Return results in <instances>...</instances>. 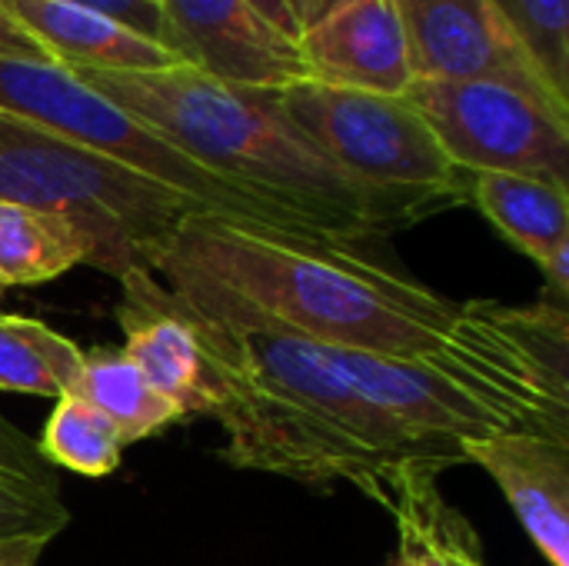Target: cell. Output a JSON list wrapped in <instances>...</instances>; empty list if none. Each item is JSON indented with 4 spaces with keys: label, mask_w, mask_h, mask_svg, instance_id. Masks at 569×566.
<instances>
[{
    "label": "cell",
    "mask_w": 569,
    "mask_h": 566,
    "mask_svg": "<svg viewBox=\"0 0 569 566\" xmlns=\"http://www.w3.org/2000/svg\"><path fill=\"white\" fill-rule=\"evenodd\" d=\"M143 267L210 320L377 357H437L470 320V300L433 290L370 240L223 214H187Z\"/></svg>",
    "instance_id": "1"
},
{
    "label": "cell",
    "mask_w": 569,
    "mask_h": 566,
    "mask_svg": "<svg viewBox=\"0 0 569 566\" xmlns=\"http://www.w3.org/2000/svg\"><path fill=\"white\" fill-rule=\"evenodd\" d=\"M187 310L213 370V417L227 430L230 467L307 487L350 484L390 514L417 480L457 467L373 407L330 347Z\"/></svg>",
    "instance_id": "2"
},
{
    "label": "cell",
    "mask_w": 569,
    "mask_h": 566,
    "mask_svg": "<svg viewBox=\"0 0 569 566\" xmlns=\"http://www.w3.org/2000/svg\"><path fill=\"white\" fill-rule=\"evenodd\" d=\"M200 167L303 214L317 230L373 240L420 214L350 180L277 103L273 90L230 87L187 63L150 73L77 70Z\"/></svg>",
    "instance_id": "3"
},
{
    "label": "cell",
    "mask_w": 569,
    "mask_h": 566,
    "mask_svg": "<svg viewBox=\"0 0 569 566\" xmlns=\"http://www.w3.org/2000/svg\"><path fill=\"white\" fill-rule=\"evenodd\" d=\"M0 110L157 180L203 214L317 230L303 214L200 167L143 120L93 90L77 70L57 60L0 50Z\"/></svg>",
    "instance_id": "4"
},
{
    "label": "cell",
    "mask_w": 569,
    "mask_h": 566,
    "mask_svg": "<svg viewBox=\"0 0 569 566\" xmlns=\"http://www.w3.org/2000/svg\"><path fill=\"white\" fill-rule=\"evenodd\" d=\"M0 200L57 210L83 224L97 240V270L117 280L143 264V254L187 214H197L190 200L157 180L3 110Z\"/></svg>",
    "instance_id": "5"
},
{
    "label": "cell",
    "mask_w": 569,
    "mask_h": 566,
    "mask_svg": "<svg viewBox=\"0 0 569 566\" xmlns=\"http://www.w3.org/2000/svg\"><path fill=\"white\" fill-rule=\"evenodd\" d=\"M277 93L283 113L360 187L430 217L467 200V173L447 157L407 97L313 77Z\"/></svg>",
    "instance_id": "6"
},
{
    "label": "cell",
    "mask_w": 569,
    "mask_h": 566,
    "mask_svg": "<svg viewBox=\"0 0 569 566\" xmlns=\"http://www.w3.org/2000/svg\"><path fill=\"white\" fill-rule=\"evenodd\" d=\"M463 173H530L569 187V117L487 80H413L403 93Z\"/></svg>",
    "instance_id": "7"
},
{
    "label": "cell",
    "mask_w": 569,
    "mask_h": 566,
    "mask_svg": "<svg viewBox=\"0 0 569 566\" xmlns=\"http://www.w3.org/2000/svg\"><path fill=\"white\" fill-rule=\"evenodd\" d=\"M413 80H487L569 117L563 100L490 0H397Z\"/></svg>",
    "instance_id": "8"
},
{
    "label": "cell",
    "mask_w": 569,
    "mask_h": 566,
    "mask_svg": "<svg viewBox=\"0 0 569 566\" xmlns=\"http://www.w3.org/2000/svg\"><path fill=\"white\" fill-rule=\"evenodd\" d=\"M167 47L220 83L280 90L310 77L293 37L277 30L250 0H160Z\"/></svg>",
    "instance_id": "9"
},
{
    "label": "cell",
    "mask_w": 569,
    "mask_h": 566,
    "mask_svg": "<svg viewBox=\"0 0 569 566\" xmlns=\"http://www.w3.org/2000/svg\"><path fill=\"white\" fill-rule=\"evenodd\" d=\"M120 290L123 357L183 417H213V370L187 304L143 264L120 277Z\"/></svg>",
    "instance_id": "10"
},
{
    "label": "cell",
    "mask_w": 569,
    "mask_h": 566,
    "mask_svg": "<svg viewBox=\"0 0 569 566\" xmlns=\"http://www.w3.org/2000/svg\"><path fill=\"white\" fill-rule=\"evenodd\" d=\"M460 457L497 480L543 560L569 566V437L503 430L483 440H463Z\"/></svg>",
    "instance_id": "11"
},
{
    "label": "cell",
    "mask_w": 569,
    "mask_h": 566,
    "mask_svg": "<svg viewBox=\"0 0 569 566\" xmlns=\"http://www.w3.org/2000/svg\"><path fill=\"white\" fill-rule=\"evenodd\" d=\"M307 73L323 83L403 97L413 83L397 0H360L297 40Z\"/></svg>",
    "instance_id": "12"
},
{
    "label": "cell",
    "mask_w": 569,
    "mask_h": 566,
    "mask_svg": "<svg viewBox=\"0 0 569 566\" xmlns=\"http://www.w3.org/2000/svg\"><path fill=\"white\" fill-rule=\"evenodd\" d=\"M0 10L30 33L40 50L70 70L150 73L180 67V53L123 27L120 20L60 0H0Z\"/></svg>",
    "instance_id": "13"
},
{
    "label": "cell",
    "mask_w": 569,
    "mask_h": 566,
    "mask_svg": "<svg viewBox=\"0 0 569 566\" xmlns=\"http://www.w3.org/2000/svg\"><path fill=\"white\" fill-rule=\"evenodd\" d=\"M467 200L540 267L569 247V187L557 180L500 170L467 173Z\"/></svg>",
    "instance_id": "14"
},
{
    "label": "cell",
    "mask_w": 569,
    "mask_h": 566,
    "mask_svg": "<svg viewBox=\"0 0 569 566\" xmlns=\"http://www.w3.org/2000/svg\"><path fill=\"white\" fill-rule=\"evenodd\" d=\"M97 240L67 214L0 200V287L57 280L67 270L97 267Z\"/></svg>",
    "instance_id": "15"
},
{
    "label": "cell",
    "mask_w": 569,
    "mask_h": 566,
    "mask_svg": "<svg viewBox=\"0 0 569 566\" xmlns=\"http://www.w3.org/2000/svg\"><path fill=\"white\" fill-rule=\"evenodd\" d=\"M70 394L103 414L123 447L183 420V414L140 377V370L123 357V350H83L80 374Z\"/></svg>",
    "instance_id": "16"
},
{
    "label": "cell",
    "mask_w": 569,
    "mask_h": 566,
    "mask_svg": "<svg viewBox=\"0 0 569 566\" xmlns=\"http://www.w3.org/2000/svg\"><path fill=\"white\" fill-rule=\"evenodd\" d=\"M83 350L43 320L0 310V390L60 400L80 374Z\"/></svg>",
    "instance_id": "17"
},
{
    "label": "cell",
    "mask_w": 569,
    "mask_h": 566,
    "mask_svg": "<svg viewBox=\"0 0 569 566\" xmlns=\"http://www.w3.org/2000/svg\"><path fill=\"white\" fill-rule=\"evenodd\" d=\"M43 460L80 477H107L123 460V444L110 420L73 394H63L37 440Z\"/></svg>",
    "instance_id": "18"
},
{
    "label": "cell",
    "mask_w": 569,
    "mask_h": 566,
    "mask_svg": "<svg viewBox=\"0 0 569 566\" xmlns=\"http://www.w3.org/2000/svg\"><path fill=\"white\" fill-rule=\"evenodd\" d=\"M550 87L569 100V0H490Z\"/></svg>",
    "instance_id": "19"
},
{
    "label": "cell",
    "mask_w": 569,
    "mask_h": 566,
    "mask_svg": "<svg viewBox=\"0 0 569 566\" xmlns=\"http://www.w3.org/2000/svg\"><path fill=\"white\" fill-rule=\"evenodd\" d=\"M70 514L60 490H47L23 477L0 474V537L3 534H30L50 530L60 534Z\"/></svg>",
    "instance_id": "20"
},
{
    "label": "cell",
    "mask_w": 569,
    "mask_h": 566,
    "mask_svg": "<svg viewBox=\"0 0 569 566\" xmlns=\"http://www.w3.org/2000/svg\"><path fill=\"white\" fill-rule=\"evenodd\" d=\"M0 474L23 477L30 484H40L47 490H60L57 470L43 460L33 437H27L10 417L0 414Z\"/></svg>",
    "instance_id": "21"
},
{
    "label": "cell",
    "mask_w": 569,
    "mask_h": 566,
    "mask_svg": "<svg viewBox=\"0 0 569 566\" xmlns=\"http://www.w3.org/2000/svg\"><path fill=\"white\" fill-rule=\"evenodd\" d=\"M60 3H73V7H87V10H100L113 20H120L123 27L157 40L167 47V20L160 3L153 0H60Z\"/></svg>",
    "instance_id": "22"
},
{
    "label": "cell",
    "mask_w": 569,
    "mask_h": 566,
    "mask_svg": "<svg viewBox=\"0 0 569 566\" xmlns=\"http://www.w3.org/2000/svg\"><path fill=\"white\" fill-rule=\"evenodd\" d=\"M57 534L50 530H30V534H3L0 537V566H37L47 544Z\"/></svg>",
    "instance_id": "23"
},
{
    "label": "cell",
    "mask_w": 569,
    "mask_h": 566,
    "mask_svg": "<svg viewBox=\"0 0 569 566\" xmlns=\"http://www.w3.org/2000/svg\"><path fill=\"white\" fill-rule=\"evenodd\" d=\"M353 3H360V0H290L300 33L310 30V27H317V23H323L327 17H333V13L353 7Z\"/></svg>",
    "instance_id": "24"
},
{
    "label": "cell",
    "mask_w": 569,
    "mask_h": 566,
    "mask_svg": "<svg viewBox=\"0 0 569 566\" xmlns=\"http://www.w3.org/2000/svg\"><path fill=\"white\" fill-rule=\"evenodd\" d=\"M0 50L3 53H20V57H47L43 50H40V43L30 37V33H23L3 10H0ZM50 60V57H47Z\"/></svg>",
    "instance_id": "25"
},
{
    "label": "cell",
    "mask_w": 569,
    "mask_h": 566,
    "mask_svg": "<svg viewBox=\"0 0 569 566\" xmlns=\"http://www.w3.org/2000/svg\"><path fill=\"white\" fill-rule=\"evenodd\" d=\"M277 30H283L287 37H293V40H300V27H297V17H293V7H290V0H250Z\"/></svg>",
    "instance_id": "26"
},
{
    "label": "cell",
    "mask_w": 569,
    "mask_h": 566,
    "mask_svg": "<svg viewBox=\"0 0 569 566\" xmlns=\"http://www.w3.org/2000/svg\"><path fill=\"white\" fill-rule=\"evenodd\" d=\"M390 566H427V560H423L420 547H413V544L400 540V557H397Z\"/></svg>",
    "instance_id": "27"
},
{
    "label": "cell",
    "mask_w": 569,
    "mask_h": 566,
    "mask_svg": "<svg viewBox=\"0 0 569 566\" xmlns=\"http://www.w3.org/2000/svg\"><path fill=\"white\" fill-rule=\"evenodd\" d=\"M3 294H7V290H3V287H0V304H3Z\"/></svg>",
    "instance_id": "28"
},
{
    "label": "cell",
    "mask_w": 569,
    "mask_h": 566,
    "mask_svg": "<svg viewBox=\"0 0 569 566\" xmlns=\"http://www.w3.org/2000/svg\"><path fill=\"white\" fill-rule=\"evenodd\" d=\"M153 3H160V0H153Z\"/></svg>",
    "instance_id": "29"
},
{
    "label": "cell",
    "mask_w": 569,
    "mask_h": 566,
    "mask_svg": "<svg viewBox=\"0 0 569 566\" xmlns=\"http://www.w3.org/2000/svg\"><path fill=\"white\" fill-rule=\"evenodd\" d=\"M477 566H483V564H477Z\"/></svg>",
    "instance_id": "30"
}]
</instances>
